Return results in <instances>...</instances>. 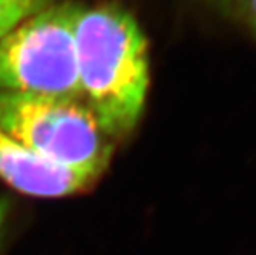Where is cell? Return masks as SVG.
Instances as JSON below:
<instances>
[{
    "label": "cell",
    "mask_w": 256,
    "mask_h": 255,
    "mask_svg": "<svg viewBox=\"0 0 256 255\" xmlns=\"http://www.w3.org/2000/svg\"><path fill=\"white\" fill-rule=\"evenodd\" d=\"M80 100L106 135L130 132L150 83L148 39L124 8H78L74 22Z\"/></svg>",
    "instance_id": "cell-1"
},
{
    "label": "cell",
    "mask_w": 256,
    "mask_h": 255,
    "mask_svg": "<svg viewBox=\"0 0 256 255\" xmlns=\"http://www.w3.org/2000/svg\"><path fill=\"white\" fill-rule=\"evenodd\" d=\"M77 10L48 5L0 37V92L80 100Z\"/></svg>",
    "instance_id": "cell-2"
},
{
    "label": "cell",
    "mask_w": 256,
    "mask_h": 255,
    "mask_svg": "<svg viewBox=\"0 0 256 255\" xmlns=\"http://www.w3.org/2000/svg\"><path fill=\"white\" fill-rule=\"evenodd\" d=\"M0 128L43 158L96 178L112 154L108 135L76 99L0 92Z\"/></svg>",
    "instance_id": "cell-3"
},
{
    "label": "cell",
    "mask_w": 256,
    "mask_h": 255,
    "mask_svg": "<svg viewBox=\"0 0 256 255\" xmlns=\"http://www.w3.org/2000/svg\"><path fill=\"white\" fill-rule=\"evenodd\" d=\"M0 178L22 194L42 198L72 195L97 180L43 158L4 128H0Z\"/></svg>",
    "instance_id": "cell-4"
},
{
    "label": "cell",
    "mask_w": 256,
    "mask_h": 255,
    "mask_svg": "<svg viewBox=\"0 0 256 255\" xmlns=\"http://www.w3.org/2000/svg\"><path fill=\"white\" fill-rule=\"evenodd\" d=\"M51 5V0H0V37L23 19Z\"/></svg>",
    "instance_id": "cell-5"
},
{
    "label": "cell",
    "mask_w": 256,
    "mask_h": 255,
    "mask_svg": "<svg viewBox=\"0 0 256 255\" xmlns=\"http://www.w3.org/2000/svg\"><path fill=\"white\" fill-rule=\"evenodd\" d=\"M246 10H247V19L252 28L256 33V0H246Z\"/></svg>",
    "instance_id": "cell-6"
},
{
    "label": "cell",
    "mask_w": 256,
    "mask_h": 255,
    "mask_svg": "<svg viewBox=\"0 0 256 255\" xmlns=\"http://www.w3.org/2000/svg\"><path fill=\"white\" fill-rule=\"evenodd\" d=\"M6 214H8V201L5 198H0V230H2V226L6 220Z\"/></svg>",
    "instance_id": "cell-7"
},
{
    "label": "cell",
    "mask_w": 256,
    "mask_h": 255,
    "mask_svg": "<svg viewBox=\"0 0 256 255\" xmlns=\"http://www.w3.org/2000/svg\"><path fill=\"white\" fill-rule=\"evenodd\" d=\"M221 2H232V0H221Z\"/></svg>",
    "instance_id": "cell-8"
}]
</instances>
